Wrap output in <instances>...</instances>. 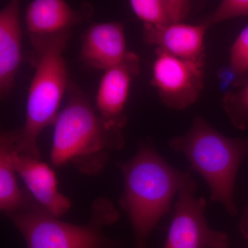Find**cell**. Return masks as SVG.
<instances>
[{
    "mask_svg": "<svg viewBox=\"0 0 248 248\" xmlns=\"http://www.w3.org/2000/svg\"><path fill=\"white\" fill-rule=\"evenodd\" d=\"M20 232L27 248H117L120 241L103 232L120 214L110 200L99 197L86 225L73 224L53 216L29 194L22 208L7 215Z\"/></svg>",
    "mask_w": 248,
    "mask_h": 248,
    "instance_id": "5",
    "label": "cell"
},
{
    "mask_svg": "<svg viewBox=\"0 0 248 248\" xmlns=\"http://www.w3.org/2000/svg\"><path fill=\"white\" fill-rule=\"evenodd\" d=\"M244 16H248V0H223L202 23L208 29L217 23Z\"/></svg>",
    "mask_w": 248,
    "mask_h": 248,
    "instance_id": "17",
    "label": "cell"
},
{
    "mask_svg": "<svg viewBox=\"0 0 248 248\" xmlns=\"http://www.w3.org/2000/svg\"><path fill=\"white\" fill-rule=\"evenodd\" d=\"M133 54L127 48L122 23L94 24L83 35L80 60L93 68L105 71L120 64Z\"/></svg>",
    "mask_w": 248,
    "mask_h": 248,
    "instance_id": "9",
    "label": "cell"
},
{
    "mask_svg": "<svg viewBox=\"0 0 248 248\" xmlns=\"http://www.w3.org/2000/svg\"><path fill=\"white\" fill-rule=\"evenodd\" d=\"M20 2L9 1L0 11V93L9 94L22 61V29L19 22Z\"/></svg>",
    "mask_w": 248,
    "mask_h": 248,
    "instance_id": "13",
    "label": "cell"
},
{
    "mask_svg": "<svg viewBox=\"0 0 248 248\" xmlns=\"http://www.w3.org/2000/svg\"><path fill=\"white\" fill-rule=\"evenodd\" d=\"M140 71V60L135 53L120 64L104 71L96 97V109L107 122L124 128L125 107L132 81Z\"/></svg>",
    "mask_w": 248,
    "mask_h": 248,
    "instance_id": "8",
    "label": "cell"
},
{
    "mask_svg": "<svg viewBox=\"0 0 248 248\" xmlns=\"http://www.w3.org/2000/svg\"><path fill=\"white\" fill-rule=\"evenodd\" d=\"M207 29L203 23H179L166 27L143 24L142 38L147 45H154L176 58L204 64Z\"/></svg>",
    "mask_w": 248,
    "mask_h": 248,
    "instance_id": "10",
    "label": "cell"
},
{
    "mask_svg": "<svg viewBox=\"0 0 248 248\" xmlns=\"http://www.w3.org/2000/svg\"><path fill=\"white\" fill-rule=\"evenodd\" d=\"M169 146L185 155L191 170L205 179L211 192L210 201L220 202L231 216H236L235 182L241 163L248 156V140L225 136L197 117L185 135L170 140Z\"/></svg>",
    "mask_w": 248,
    "mask_h": 248,
    "instance_id": "4",
    "label": "cell"
},
{
    "mask_svg": "<svg viewBox=\"0 0 248 248\" xmlns=\"http://www.w3.org/2000/svg\"><path fill=\"white\" fill-rule=\"evenodd\" d=\"M239 229L241 234L248 240V207L244 210L239 223Z\"/></svg>",
    "mask_w": 248,
    "mask_h": 248,
    "instance_id": "20",
    "label": "cell"
},
{
    "mask_svg": "<svg viewBox=\"0 0 248 248\" xmlns=\"http://www.w3.org/2000/svg\"><path fill=\"white\" fill-rule=\"evenodd\" d=\"M197 189V182L190 173H184L163 248H228V234L213 231L205 221L206 201L196 197Z\"/></svg>",
    "mask_w": 248,
    "mask_h": 248,
    "instance_id": "6",
    "label": "cell"
},
{
    "mask_svg": "<svg viewBox=\"0 0 248 248\" xmlns=\"http://www.w3.org/2000/svg\"><path fill=\"white\" fill-rule=\"evenodd\" d=\"M14 164L31 195L47 211L58 218L68 213L71 201L59 191L56 174L48 165L21 154L17 150L14 154Z\"/></svg>",
    "mask_w": 248,
    "mask_h": 248,
    "instance_id": "11",
    "label": "cell"
},
{
    "mask_svg": "<svg viewBox=\"0 0 248 248\" xmlns=\"http://www.w3.org/2000/svg\"><path fill=\"white\" fill-rule=\"evenodd\" d=\"M129 4L144 24L158 27L183 23L195 5L188 0H131Z\"/></svg>",
    "mask_w": 248,
    "mask_h": 248,
    "instance_id": "15",
    "label": "cell"
},
{
    "mask_svg": "<svg viewBox=\"0 0 248 248\" xmlns=\"http://www.w3.org/2000/svg\"><path fill=\"white\" fill-rule=\"evenodd\" d=\"M221 106L235 128L246 130L248 126V80L238 91L225 93Z\"/></svg>",
    "mask_w": 248,
    "mask_h": 248,
    "instance_id": "16",
    "label": "cell"
},
{
    "mask_svg": "<svg viewBox=\"0 0 248 248\" xmlns=\"http://www.w3.org/2000/svg\"><path fill=\"white\" fill-rule=\"evenodd\" d=\"M17 130L1 131L0 137V209L6 215L22 208L29 196L18 186L14 154Z\"/></svg>",
    "mask_w": 248,
    "mask_h": 248,
    "instance_id": "14",
    "label": "cell"
},
{
    "mask_svg": "<svg viewBox=\"0 0 248 248\" xmlns=\"http://www.w3.org/2000/svg\"><path fill=\"white\" fill-rule=\"evenodd\" d=\"M217 77L220 84L224 89L230 87H242L248 80V78L240 75L231 66L219 68L217 72Z\"/></svg>",
    "mask_w": 248,
    "mask_h": 248,
    "instance_id": "19",
    "label": "cell"
},
{
    "mask_svg": "<svg viewBox=\"0 0 248 248\" xmlns=\"http://www.w3.org/2000/svg\"><path fill=\"white\" fill-rule=\"evenodd\" d=\"M91 14V8L75 9L63 0H35L28 6L26 24L29 35H55L71 31Z\"/></svg>",
    "mask_w": 248,
    "mask_h": 248,
    "instance_id": "12",
    "label": "cell"
},
{
    "mask_svg": "<svg viewBox=\"0 0 248 248\" xmlns=\"http://www.w3.org/2000/svg\"><path fill=\"white\" fill-rule=\"evenodd\" d=\"M124 179L120 200L135 238V248H148L150 234L170 213L184 173L174 169L151 143H141L136 155L118 163Z\"/></svg>",
    "mask_w": 248,
    "mask_h": 248,
    "instance_id": "1",
    "label": "cell"
},
{
    "mask_svg": "<svg viewBox=\"0 0 248 248\" xmlns=\"http://www.w3.org/2000/svg\"><path fill=\"white\" fill-rule=\"evenodd\" d=\"M29 37L35 73L28 94L25 124L17 130L16 148L21 154L40 160L37 139L44 129L55 124L62 97L69 86L63 53L71 31Z\"/></svg>",
    "mask_w": 248,
    "mask_h": 248,
    "instance_id": "3",
    "label": "cell"
},
{
    "mask_svg": "<svg viewBox=\"0 0 248 248\" xmlns=\"http://www.w3.org/2000/svg\"><path fill=\"white\" fill-rule=\"evenodd\" d=\"M229 66L241 76L248 78V25L241 31L232 46Z\"/></svg>",
    "mask_w": 248,
    "mask_h": 248,
    "instance_id": "18",
    "label": "cell"
},
{
    "mask_svg": "<svg viewBox=\"0 0 248 248\" xmlns=\"http://www.w3.org/2000/svg\"><path fill=\"white\" fill-rule=\"evenodd\" d=\"M70 87L68 102L54 124L50 159L54 166L71 163L80 172L97 176L107 164L109 152L124 148V128L103 119L84 94Z\"/></svg>",
    "mask_w": 248,
    "mask_h": 248,
    "instance_id": "2",
    "label": "cell"
},
{
    "mask_svg": "<svg viewBox=\"0 0 248 248\" xmlns=\"http://www.w3.org/2000/svg\"><path fill=\"white\" fill-rule=\"evenodd\" d=\"M151 83L166 107L184 110L197 102L203 91V64L156 48Z\"/></svg>",
    "mask_w": 248,
    "mask_h": 248,
    "instance_id": "7",
    "label": "cell"
}]
</instances>
